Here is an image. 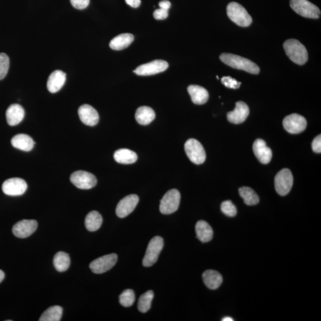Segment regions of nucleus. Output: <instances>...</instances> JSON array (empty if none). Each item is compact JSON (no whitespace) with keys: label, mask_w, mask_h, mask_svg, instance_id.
<instances>
[{"label":"nucleus","mask_w":321,"mask_h":321,"mask_svg":"<svg viewBox=\"0 0 321 321\" xmlns=\"http://www.w3.org/2000/svg\"><path fill=\"white\" fill-rule=\"evenodd\" d=\"M284 128L290 133L298 134L307 128V122L305 118L297 114H292L284 119Z\"/></svg>","instance_id":"nucleus-13"},{"label":"nucleus","mask_w":321,"mask_h":321,"mask_svg":"<svg viewBox=\"0 0 321 321\" xmlns=\"http://www.w3.org/2000/svg\"><path fill=\"white\" fill-rule=\"evenodd\" d=\"M220 59L232 68L246 71L249 73L257 74L260 72L258 66L250 59L233 54L224 53L220 55Z\"/></svg>","instance_id":"nucleus-1"},{"label":"nucleus","mask_w":321,"mask_h":321,"mask_svg":"<svg viewBox=\"0 0 321 321\" xmlns=\"http://www.w3.org/2000/svg\"><path fill=\"white\" fill-rule=\"evenodd\" d=\"M135 300V294L132 290H126L119 297L121 304L124 307H130L133 305Z\"/></svg>","instance_id":"nucleus-33"},{"label":"nucleus","mask_w":321,"mask_h":321,"mask_svg":"<svg viewBox=\"0 0 321 321\" xmlns=\"http://www.w3.org/2000/svg\"><path fill=\"white\" fill-rule=\"evenodd\" d=\"M125 1L127 5L133 7V8H137L141 4V0H125Z\"/></svg>","instance_id":"nucleus-40"},{"label":"nucleus","mask_w":321,"mask_h":321,"mask_svg":"<svg viewBox=\"0 0 321 321\" xmlns=\"http://www.w3.org/2000/svg\"><path fill=\"white\" fill-rule=\"evenodd\" d=\"M117 255L115 253L99 257L89 265L91 271L95 274H103L111 270L117 263Z\"/></svg>","instance_id":"nucleus-12"},{"label":"nucleus","mask_w":321,"mask_h":321,"mask_svg":"<svg viewBox=\"0 0 321 321\" xmlns=\"http://www.w3.org/2000/svg\"><path fill=\"white\" fill-rule=\"evenodd\" d=\"M169 64L163 59H155L147 64L142 65L133 70V72L139 76H151L166 71Z\"/></svg>","instance_id":"nucleus-10"},{"label":"nucleus","mask_w":321,"mask_h":321,"mask_svg":"<svg viewBox=\"0 0 321 321\" xmlns=\"http://www.w3.org/2000/svg\"><path fill=\"white\" fill-rule=\"evenodd\" d=\"M185 149L189 159L197 165L203 164L206 159V153L203 145L196 139H190L186 141Z\"/></svg>","instance_id":"nucleus-7"},{"label":"nucleus","mask_w":321,"mask_h":321,"mask_svg":"<svg viewBox=\"0 0 321 321\" xmlns=\"http://www.w3.org/2000/svg\"><path fill=\"white\" fill-rule=\"evenodd\" d=\"M227 13L231 21L239 27H248L252 23V18L240 4L231 2L227 6Z\"/></svg>","instance_id":"nucleus-3"},{"label":"nucleus","mask_w":321,"mask_h":321,"mask_svg":"<svg viewBox=\"0 0 321 321\" xmlns=\"http://www.w3.org/2000/svg\"><path fill=\"white\" fill-rule=\"evenodd\" d=\"M10 66V59L8 55L0 53V80L5 78L8 73Z\"/></svg>","instance_id":"nucleus-34"},{"label":"nucleus","mask_w":321,"mask_h":321,"mask_svg":"<svg viewBox=\"0 0 321 321\" xmlns=\"http://www.w3.org/2000/svg\"><path fill=\"white\" fill-rule=\"evenodd\" d=\"M312 148L313 151L316 153L321 152V136L319 134V136L316 137L313 139L312 144Z\"/></svg>","instance_id":"nucleus-39"},{"label":"nucleus","mask_w":321,"mask_h":321,"mask_svg":"<svg viewBox=\"0 0 321 321\" xmlns=\"http://www.w3.org/2000/svg\"><path fill=\"white\" fill-rule=\"evenodd\" d=\"M171 3L167 0H164V1L160 2L159 3V6L160 9L169 10L171 7Z\"/></svg>","instance_id":"nucleus-41"},{"label":"nucleus","mask_w":321,"mask_h":321,"mask_svg":"<svg viewBox=\"0 0 321 321\" xmlns=\"http://www.w3.org/2000/svg\"><path fill=\"white\" fill-rule=\"evenodd\" d=\"M5 274L4 273V272L2 270H0V283H1L4 278H5Z\"/></svg>","instance_id":"nucleus-42"},{"label":"nucleus","mask_w":321,"mask_h":321,"mask_svg":"<svg viewBox=\"0 0 321 321\" xmlns=\"http://www.w3.org/2000/svg\"><path fill=\"white\" fill-rule=\"evenodd\" d=\"M66 80V74L61 70H55L52 73L47 81V89L51 93L58 92L64 86Z\"/></svg>","instance_id":"nucleus-19"},{"label":"nucleus","mask_w":321,"mask_h":321,"mask_svg":"<svg viewBox=\"0 0 321 321\" xmlns=\"http://www.w3.org/2000/svg\"><path fill=\"white\" fill-rule=\"evenodd\" d=\"M253 152L261 163L267 164L271 162L272 156L271 149L267 147L266 142L258 139L253 145Z\"/></svg>","instance_id":"nucleus-18"},{"label":"nucleus","mask_w":321,"mask_h":321,"mask_svg":"<svg viewBox=\"0 0 321 321\" xmlns=\"http://www.w3.org/2000/svg\"><path fill=\"white\" fill-rule=\"evenodd\" d=\"M221 210L223 213L230 217H233L237 214V208L233 204L232 202L229 200L223 202L221 205Z\"/></svg>","instance_id":"nucleus-35"},{"label":"nucleus","mask_w":321,"mask_h":321,"mask_svg":"<svg viewBox=\"0 0 321 321\" xmlns=\"http://www.w3.org/2000/svg\"><path fill=\"white\" fill-rule=\"evenodd\" d=\"M249 114V108L247 104L244 102H239L236 104V107L233 111L229 112L227 114V119L233 124H240L244 123Z\"/></svg>","instance_id":"nucleus-16"},{"label":"nucleus","mask_w":321,"mask_h":321,"mask_svg":"<svg viewBox=\"0 0 321 321\" xmlns=\"http://www.w3.org/2000/svg\"><path fill=\"white\" fill-rule=\"evenodd\" d=\"M290 6L295 12L301 16L309 18H318L320 11L318 7L308 0H290Z\"/></svg>","instance_id":"nucleus-4"},{"label":"nucleus","mask_w":321,"mask_h":321,"mask_svg":"<svg viewBox=\"0 0 321 321\" xmlns=\"http://www.w3.org/2000/svg\"><path fill=\"white\" fill-rule=\"evenodd\" d=\"M27 188V183L21 178L7 179L2 185L3 192L7 195L12 196L24 195Z\"/></svg>","instance_id":"nucleus-11"},{"label":"nucleus","mask_w":321,"mask_h":321,"mask_svg":"<svg viewBox=\"0 0 321 321\" xmlns=\"http://www.w3.org/2000/svg\"><path fill=\"white\" fill-rule=\"evenodd\" d=\"M293 177L289 169L282 170L275 177V188L279 195L286 196L292 188Z\"/></svg>","instance_id":"nucleus-8"},{"label":"nucleus","mask_w":321,"mask_h":321,"mask_svg":"<svg viewBox=\"0 0 321 321\" xmlns=\"http://www.w3.org/2000/svg\"><path fill=\"white\" fill-rule=\"evenodd\" d=\"M223 321H233L234 319L232 318H230V317L227 316L225 317L222 319Z\"/></svg>","instance_id":"nucleus-43"},{"label":"nucleus","mask_w":321,"mask_h":321,"mask_svg":"<svg viewBox=\"0 0 321 321\" xmlns=\"http://www.w3.org/2000/svg\"><path fill=\"white\" fill-rule=\"evenodd\" d=\"M63 315V308L59 306H54L45 311L41 316L39 321H59Z\"/></svg>","instance_id":"nucleus-31"},{"label":"nucleus","mask_w":321,"mask_h":321,"mask_svg":"<svg viewBox=\"0 0 321 321\" xmlns=\"http://www.w3.org/2000/svg\"><path fill=\"white\" fill-rule=\"evenodd\" d=\"M90 0H70L71 4L74 8L83 10L89 6Z\"/></svg>","instance_id":"nucleus-37"},{"label":"nucleus","mask_w":321,"mask_h":321,"mask_svg":"<svg viewBox=\"0 0 321 321\" xmlns=\"http://www.w3.org/2000/svg\"><path fill=\"white\" fill-rule=\"evenodd\" d=\"M38 223L33 219H24L15 225L12 229L15 236L27 238L31 236L37 229Z\"/></svg>","instance_id":"nucleus-14"},{"label":"nucleus","mask_w":321,"mask_h":321,"mask_svg":"<svg viewBox=\"0 0 321 321\" xmlns=\"http://www.w3.org/2000/svg\"><path fill=\"white\" fill-rule=\"evenodd\" d=\"M222 82L226 87L230 89H238L241 85L240 82H238L230 76L223 77L222 79Z\"/></svg>","instance_id":"nucleus-36"},{"label":"nucleus","mask_w":321,"mask_h":321,"mask_svg":"<svg viewBox=\"0 0 321 321\" xmlns=\"http://www.w3.org/2000/svg\"><path fill=\"white\" fill-rule=\"evenodd\" d=\"M25 114L24 108L19 104H12L6 111V119L11 126H16L23 121Z\"/></svg>","instance_id":"nucleus-20"},{"label":"nucleus","mask_w":321,"mask_h":321,"mask_svg":"<svg viewBox=\"0 0 321 321\" xmlns=\"http://www.w3.org/2000/svg\"><path fill=\"white\" fill-rule=\"evenodd\" d=\"M195 230L197 238L202 242H210L213 237V230L208 223L203 220L196 223Z\"/></svg>","instance_id":"nucleus-24"},{"label":"nucleus","mask_w":321,"mask_h":321,"mask_svg":"<svg viewBox=\"0 0 321 321\" xmlns=\"http://www.w3.org/2000/svg\"><path fill=\"white\" fill-rule=\"evenodd\" d=\"M169 16V10L163 9H156L154 12V17L156 20H164Z\"/></svg>","instance_id":"nucleus-38"},{"label":"nucleus","mask_w":321,"mask_h":321,"mask_svg":"<svg viewBox=\"0 0 321 321\" xmlns=\"http://www.w3.org/2000/svg\"><path fill=\"white\" fill-rule=\"evenodd\" d=\"M180 193L177 189L168 191L161 200L159 211L163 214H171L178 210L180 203Z\"/></svg>","instance_id":"nucleus-5"},{"label":"nucleus","mask_w":321,"mask_h":321,"mask_svg":"<svg viewBox=\"0 0 321 321\" xmlns=\"http://www.w3.org/2000/svg\"><path fill=\"white\" fill-rule=\"evenodd\" d=\"M53 263L56 270L58 272L66 271L70 265L69 255L64 252H59L54 256Z\"/></svg>","instance_id":"nucleus-29"},{"label":"nucleus","mask_w":321,"mask_h":321,"mask_svg":"<svg viewBox=\"0 0 321 321\" xmlns=\"http://www.w3.org/2000/svg\"><path fill=\"white\" fill-rule=\"evenodd\" d=\"M240 196L244 203L249 206L257 205L259 203V197L251 188L242 187L238 190Z\"/></svg>","instance_id":"nucleus-30"},{"label":"nucleus","mask_w":321,"mask_h":321,"mask_svg":"<svg viewBox=\"0 0 321 321\" xmlns=\"http://www.w3.org/2000/svg\"><path fill=\"white\" fill-rule=\"evenodd\" d=\"M11 143L14 148L27 152L31 151L35 145L31 137L25 134H18L14 136Z\"/></svg>","instance_id":"nucleus-22"},{"label":"nucleus","mask_w":321,"mask_h":321,"mask_svg":"<svg viewBox=\"0 0 321 321\" xmlns=\"http://www.w3.org/2000/svg\"><path fill=\"white\" fill-rule=\"evenodd\" d=\"M164 247V240L162 237L156 236L149 242L146 253L143 259L144 267H151L157 261L158 256Z\"/></svg>","instance_id":"nucleus-6"},{"label":"nucleus","mask_w":321,"mask_h":321,"mask_svg":"<svg viewBox=\"0 0 321 321\" xmlns=\"http://www.w3.org/2000/svg\"><path fill=\"white\" fill-rule=\"evenodd\" d=\"M85 226L89 231L98 230L103 224L102 216L98 212L93 211L86 216L85 221Z\"/></svg>","instance_id":"nucleus-28"},{"label":"nucleus","mask_w":321,"mask_h":321,"mask_svg":"<svg viewBox=\"0 0 321 321\" xmlns=\"http://www.w3.org/2000/svg\"><path fill=\"white\" fill-rule=\"evenodd\" d=\"M284 48L289 58L298 65H304L308 59L307 48L300 41L296 39H288L284 43Z\"/></svg>","instance_id":"nucleus-2"},{"label":"nucleus","mask_w":321,"mask_h":321,"mask_svg":"<svg viewBox=\"0 0 321 321\" xmlns=\"http://www.w3.org/2000/svg\"><path fill=\"white\" fill-rule=\"evenodd\" d=\"M70 181L80 189H91L97 184L96 178L94 174L85 171H77L70 176Z\"/></svg>","instance_id":"nucleus-9"},{"label":"nucleus","mask_w":321,"mask_h":321,"mask_svg":"<svg viewBox=\"0 0 321 321\" xmlns=\"http://www.w3.org/2000/svg\"><path fill=\"white\" fill-rule=\"evenodd\" d=\"M78 114L82 122L86 125L94 126L98 124L99 119L98 112L94 107L88 104H85L79 107Z\"/></svg>","instance_id":"nucleus-17"},{"label":"nucleus","mask_w":321,"mask_h":321,"mask_svg":"<svg viewBox=\"0 0 321 321\" xmlns=\"http://www.w3.org/2000/svg\"><path fill=\"white\" fill-rule=\"evenodd\" d=\"M203 278L205 285L211 290L217 289L223 283L222 275L215 270L205 271L203 274Z\"/></svg>","instance_id":"nucleus-23"},{"label":"nucleus","mask_w":321,"mask_h":321,"mask_svg":"<svg viewBox=\"0 0 321 321\" xmlns=\"http://www.w3.org/2000/svg\"><path fill=\"white\" fill-rule=\"evenodd\" d=\"M134 36L130 33H122L111 41L110 47L114 50H122L133 43Z\"/></svg>","instance_id":"nucleus-25"},{"label":"nucleus","mask_w":321,"mask_h":321,"mask_svg":"<svg viewBox=\"0 0 321 321\" xmlns=\"http://www.w3.org/2000/svg\"><path fill=\"white\" fill-rule=\"evenodd\" d=\"M189 94L194 104L202 105L208 102L209 94L206 89L199 85H190L188 88Z\"/></svg>","instance_id":"nucleus-21"},{"label":"nucleus","mask_w":321,"mask_h":321,"mask_svg":"<svg viewBox=\"0 0 321 321\" xmlns=\"http://www.w3.org/2000/svg\"><path fill=\"white\" fill-rule=\"evenodd\" d=\"M114 158L115 162L123 164H130L135 163L137 155L135 152L128 149H121L115 152Z\"/></svg>","instance_id":"nucleus-27"},{"label":"nucleus","mask_w":321,"mask_h":321,"mask_svg":"<svg viewBox=\"0 0 321 321\" xmlns=\"http://www.w3.org/2000/svg\"><path fill=\"white\" fill-rule=\"evenodd\" d=\"M139 197L136 195H130L119 202L116 208V214L118 217L125 218L132 213L139 203Z\"/></svg>","instance_id":"nucleus-15"},{"label":"nucleus","mask_w":321,"mask_h":321,"mask_svg":"<svg viewBox=\"0 0 321 321\" xmlns=\"http://www.w3.org/2000/svg\"><path fill=\"white\" fill-rule=\"evenodd\" d=\"M136 120L141 125H148L154 120L155 113L151 107H141L136 111Z\"/></svg>","instance_id":"nucleus-26"},{"label":"nucleus","mask_w":321,"mask_h":321,"mask_svg":"<svg viewBox=\"0 0 321 321\" xmlns=\"http://www.w3.org/2000/svg\"><path fill=\"white\" fill-rule=\"evenodd\" d=\"M154 292L152 290H149L140 297L138 301V309L142 313H146L151 307V304L154 298Z\"/></svg>","instance_id":"nucleus-32"}]
</instances>
